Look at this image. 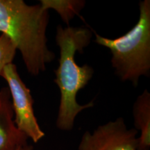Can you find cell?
<instances>
[{"mask_svg": "<svg viewBox=\"0 0 150 150\" xmlns=\"http://www.w3.org/2000/svg\"><path fill=\"white\" fill-rule=\"evenodd\" d=\"M28 139L15 123L8 87L1 88L0 89V150H16L27 144Z\"/></svg>", "mask_w": 150, "mask_h": 150, "instance_id": "8992f818", "label": "cell"}, {"mask_svg": "<svg viewBox=\"0 0 150 150\" xmlns=\"http://www.w3.org/2000/svg\"><path fill=\"white\" fill-rule=\"evenodd\" d=\"M135 129L140 135L138 138V150L150 149V93L145 89L138 95L133 106Z\"/></svg>", "mask_w": 150, "mask_h": 150, "instance_id": "52a82bcc", "label": "cell"}, {"mask_svg": "<svg viewBox=\"0 0 150 150\" xmlns=\"http://www.w3.org/2000/svg\"><path fill=\"white\" fill-rule=\"evenodd\" d=\"M17 52L14 43L6 35H0V74L4 68L13 63Z\"/></svg>", "mask_w": 150, "mask_h": 150, "instance_id": "9c48e42d", "label": "cell"}, {"mask_svg": "<svg viewBox=\"0 0 150 150\" xmlns=\"http://www.w3.org/2000/svg\"><path fill=\"white\" fill-rule=\"evenodd\" d=\"M49 11L40 4L23 0H0V32L12 40L21 54L27 72L36 76L55 59L47 45Z\"/></svg>", "mask_w": 150, "mask_h": 150, "instance_id": "7a4b0ae2", "label": "cell"}, {"mask_svg": "<svg viewBox=\"0 0 150 150\" xmlns=\"http://www.w3.org/2000/svg\"><path fill=\"white\" fill-rule=\"evenodd\" d=\"M0 76L8 83L14 113V121L19 130L37 143L45 136L38 122L33 110V99L31 91L19 74L13 63L6 65Z\"/></svg>", "mask_w": 150, "mask_h": 150, "instance_id": "277c9868", "label": "cell"}, {"mask_svg": "<svg viewBox=\"0 0 150 150\" xmlns=\"http://www.w3.org/2000/svg\"><path fill=\"white\" fill-rule=\"evenodd\" d=\"M137 23L125 35L114 39L94 31L95 42L108 48L111 53V65L120 81L135 87L140 77L150 75V1L139 3Z\"/></svg>", "mask_w": 150, "mask_h": 150, "instance_id": "3957f363", "label": "cell"}, {"mask_svg": "<svg viewBox=\"0 0 150 150\" xmlns=\"http://www.w3.org/2000/svg\"><path fill=\"white\" fill-rule=\"evenodd\" d=\"M16 150H33V147L31 145H29V144H26L23 146L18 147Z\"/></svg>", "mask_w": 150, "mask_h": 150, "instance_id": "30bf717a", "label": "cell"}, {"mask_svg": "<svg viewBox=\"0 0 150 150\" xmlns=\"http://www.w3.org/2000/svg\"><path fill=\"white\" fill-rule=\"evenodd\" d=\"M40 2L47 10L55 11L67 27L70 26L71 20L79 14L86 4L83 0H40Z\"/></svg>", "mask_w": 150, "mask_h": 150, "instance_id": "ba28073f", "label": "cell"}, {"mask_svg": "<svg viewBox=\"0 0 150 150\" xmlns=\"http://www.w3.org/2000/svg\"><path fill=\"white\" fill-rule=\"evenodd\" d=\"M138 132L129 129L125 120L118 117L99 125L93 132H84L78 150H138Z\"/></svg>", "mask_w": 150, "mask_h": 150, "instance_id": "5b68a950", "label": "cell"}, {"mask_svg": "<svg viewBox=\"0 0 150 150\" xmlns=\"http://www.w3.org/2000/svg\"><path fill=\"white\" fill-rule=\"evenodd\" d=\"M92 30L86 27H56V42L59 48V66L54 71V82L59 88L61 99L56 125L58 129L70 131L74 126L78 114L94 106V102L81 105L76 101L79 91L84 88L93 78L91 65H79L75 61L76 52L83 53L93 37Z\"/></svg>", "mask_w": 150, "mask_h": 150, "instance_id": "6da1fadb", "label": "cell"}]
</instances>
